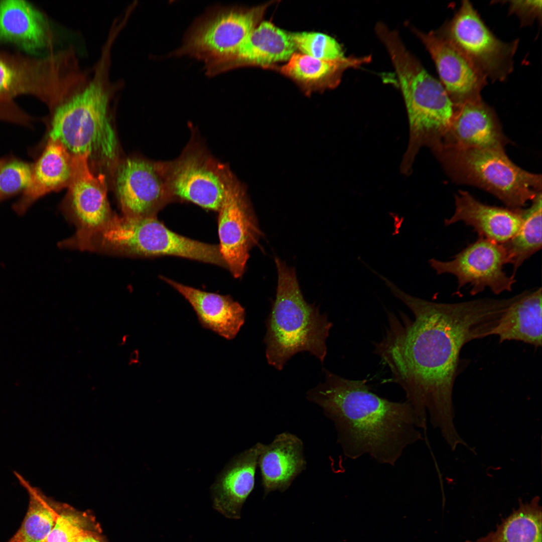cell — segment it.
<instances>
[{
    "instance_id": "obj_1",
    "label": "cell",
    "mask_w": 542,
    "mask_h": 542,
    "mask_svg": "<svg viewBox=\"0 0 542 542\" xmlns=\"http://www.w3.org/2000/svg\"><path fill=\"white\" fill-rule=\"evenodd\" d=\"M391 293L413 317L387 311V325L373 353L404 391L423 429L428 414L443 437L454 436L452 394L460 351L468 342L492 335L509 306L506 299L436 303L409 295L389 280Z\"/></svg>"
},
{
    "instance_id": "obj_2",
    "label": "cell",
    "mask_w": 542,
    "mask_h": 542,
    "mask_svg": "<svg viewBox=\"0 0 542 542\" xmlns=\"http://www.w3.org/2000/svg\"><path fill=\"white\" fill-rule=\"evenodd\" d=\"M324 372L325 381L309 390L306 398L333 423L346 457L368 455L379 464L394 466L406 448L423 439L421 424L408 401L378 396L366 379Z\"/></svg>"
},
{
    "instance_id": "obj_3",
    "label": "cell",
    "mask_w": 542,
    "mask_h": 542,
    "mask_svg": "<svg viewBox=\"0 0 542 542\" xmlns=\"http://www.w3.org/2000/svg\"><path fill=\"white\" fill-rule=\"evenodd\" d=\"M111 64L108 49L101 51L90 68H82L74 56L57 64L49 139L59 142L74 156L87 155L89 163L112 171L119 161L111 104L124 83L111 80Z\"/></svg>"
},
{
    "instance_id": "obj_4",
    "label": "cell",
    "mask_w": 542,
    "mask_h": 542,
    "mask_svg": "<svg viewBox=\"0 0 542 542\" xmlns=\"http://www.w3.org/2000/svg\"><path fill=\"white\" fill-rule=\"evenodd\" d=\"M275 261L278 284L276 299L265 322L263 342L266 360L282 370L292 356L307 351L323 363L333 324L318 307L305 300L295 269L278 257Z\"/></svg>"
},
{
    "instance_id": "obj_5",
    "label": "cell",
    "mask_w": 542,
    "mask_h": 542,
    "mask_svg": "<svg viewBox=\"0 0 542 542\" xmlns=\"http://www.w3.org/2000/svg\"><path fill=\"white\" fill-rule=\"evenodd\" d=\"M375 30L397 75L408 114L410 140L421 144L441 140L455 110L444 87L407 50L396 31L381 22L376 25Z\"/></svg>"
},
{
    "instance_id": "obj_6",
    "label": "cell",
    "mask_w": 542,
    "mask_h": 542,
    "mask_svg": "<svg viewBox=\"0 0 542 542\" xmlns=\"http://www.w3.org/2000/svg\"><path fill=\"white\" fill-rule=\"evenodd\" d=\"M434 153L454 182L481 188L508 208L520 209L541 192V175L519 167L504 149L441 147Z\"/></svg>"
},
{
    "instance_id": "obj_7",
    "label": "cell",
    "mask_w": 542,
    "mask_h": 542,
    "mask_svg": "<svg viewBox=\"0 0 542 542\" xmlns=\"http://www.w3.org/2000/svg\"><path fill=\"white\" fill-rule=\"evenodd\" d=\"M274 2L251 8L221 7L208 11L190 27L174 54L194 57L205 65L224 58L261 23Z\"/></svg>"
},
{
    "instance_id": "obj_8",
    "label": "cell",
    "mask_w": 542,
    "mask_h": 542,
    "mask_svg": "<svg viewBox=\"0 0 542 542\" xmlns=\"http://www.w3.org/2000/svg\"><path fill=\"white\" fill-rule=\"evenodd\" d=\"M437 30L487 79L502 81L512 72L518 40L498 39L470 2L463 1L454 17Z\"/></svg>"
},
{
    "instance_id": "obj_9",
    "label": "cell",
    "mask_w": 542,
    "mask_h": 542,
    "mask_svg": "<svg viewBox=\"0 0 542 542\" xmlns=\"http://www.w3.org/2000/svg\"><path fill=\"white\" fill-rule=\"evenodd\" d=\"M160 165L172 197L218 211L225 196V165L193 142L177 159Z\"/></svg>"
},
{
    "instance_id": "obj_10",
    "label": "cell",
    "mask_w": 542,
    "mask_h": 542,
    "mask_svg": "<svg viewBox=\"0 0 542 542\" xmlns=\"http://www.w3.org/2000/svg\"><path fill=\"white\" fill-rule=\"evenodd\" d=\"M224 181L225 196L218 210V245L226 267L239 278L245 272L250 249L262 233L244 189L227 167Z\"/></svg>"
},
{
    "instance_id": "obj_11",
    "label": "cell",
    "mask_w": 542,
    "mask_h": 542,
    "mask_svg": "<svg viewBox=\"0 0 542 542\" xmlns=\"http://www.w3.org/2000/svg\"><path fill=\"white\" fill-rule=\"evenodd\" d=\"M429 262L438 275H454L458 289L469 284L472 295L482 292L486 288L496 295L510 292L515 282L514 277L507 276L503 270V266L508 263L503 244L482 237L450 260L433 258Z\"/></svg>"
},
{
    "instance_id": "obj_12",
    "label": "cell",
    "mask_w": 542,
    "mask_h": 542,
    "mask_svg": "<svg viewBox=\"0 0 542 542\" xmlns=\"http://www.w3.org/2000/svg\"><path fill=\"white\" fill-rule=\"evenodd\" d=\"M115 193L123 215L156 217L172 197L160 162L140 157L118 162L112 170Z\"/></svg>"
},
{
    "instance_id": "obj_13",
    "label": "cell",
    "mask_w": 542,
    "mask_h": 542,
    "mask_svg": "<svg viewBox=\"0 0 542 542\" xmlns=\"http://www.w3.org/2000/svg\"><path fill=\"white\" fill-rule=\"evenodd\" d=\"M73 175L63 204L64 212L75 225V235L95 232L112 219L105 176L90 168L87 155L75 156Z\"/></svg>"
},
{
    "instance_id": "obj_14",
    "label": "cell",
    "mask_w": 542,
    "mask_h": 542,
    "mask_svg": "<svg viewBox=\"0 0 542 542\" xmlns=\"http://www.w3.org/2000/svg\"><path fill=\"white\" fill-rule=\"evenodd\" d=\"M412 31L422 41L436 66L441 83L455 107L482 99L487 79L438 30Z\"/></svg>"
},
{
    "instance_id": "obj_15",
    "label": "cell",
    "mask_w": 542,
    "mask_h": 542,
    "mask_svg": "<svg viewBox=\"0 0 542 542\" xmlns=\"http://www.w3.org/2000/svg\"><path fill=\"white\" fill-rule=\"evenodd\" d=\"M295 50L289 32L269 22H262L232 53L205 65L206 73L213 76L250 66L267 69L277 63L289 60Z\"/></svg>"
},
{
    "instance_id": "obj_16",
    "label": "cell",
    "mask_w": 542,
    "mask_h": 542,
    "mask_svg": "<svg viewBox=\"0 0 542 542\" xmlns=\"http://www.w3.org/2000/svg\"><path fill=\"white\" fill-rule=\"evenodd\" d=\"M509 142L495 111L480 99L455 107L449 128L435 151L441 147L504 149Z\"/></svg>"
},
{
    "instance_id": "obj_17",
    "label": "cell",
    "mask_w": 542,
    "mask_h": 542,
    "mask_svg": "<svg viewBox=\"0 0 542 542\" xmlns=\"http://www.w3.org/2000/svg\"><path fill=\"white\" fill-rule=\"evenodd\" d=\"M258 451L259 442L234 456L211 486L213 507L228 518H240L242 505L254 488Z\"/></svg>"
},
{
    "instance_id": "obj_18",
    "label": "cell",
    "mask_w": 542,
    "mask_h": 542,
    "mask_svg": "<svg viewBox=\"0 0 542 542\" xmlns=\"http://www.w3.org/2000/svg\"><path fill=\"white\" fill-rule=\"evenodd\" d=\"M304 444L296 435L283 432L268 444L259 442V467L264 496L284 492L306 468Z\"/></svg>"
},
{
    "instance_id": "obj_19",
    "label": "cell",
    "mask_w": 542,
    "mask_h": 542,
    "mask_svg": "<svg viewBox=\"0 0 542 542\" xmlns=\"http://www.w3.org/2000/svg\"><path fill=\"white\" fill-rule=\"evenodd\" d=\"M455 209L445 220L450 225L463 222L471 226L479 237L503 244L518 232L522 223L520 209L491 206L477 200L469 192L459 191L455 196Z\"/></svg>"
},
{
    "instance_id": "obj_20",
    "label": "cell",
    "mask_w": 542,
    "mask_h": 542,
    "mask_svg": "<svg viewBox=\"0 0 542 542\" xmlns=\"http://www.w3.org/2000/svg\"><path fill=\"white\" fill-rule=\"evenodd\" d=\"M161 279L189 302L204 328L228 340L236 336L244 323L245 312L232 297L203 291L166 277Z\"/></svg>"
},
{
    "instance_id": "obj_21",
    "label": "cell",
    "mask_w": 542,
    "mask_h": 542,
    "mask_svg": "<svg viewBox=\"0 0 542 542\" xmlns=\"http://www.w3.org/2000/svg\"><path fill=\"white\" fill-rule=\"evenodd\" d=\"M371 60L370 56L323 60L294 53L285 65H274L267 69L280 72L294 81L306 94L310 95L312 92L336 87L346 69L358 67Z\"/></svg>"
},
{
    "instance_id": "obj_22",
    "label": "cell",
    "mask_w": 542,
    "mask_h": 542,
    "mask_svg": "<svg viewBox=\"0 0 542 542\" xmlns=\"http://www.w3.org/2000/svg\"><path fill=\"white\" fill-rule=\"evenodd\" d=\"M75 156L58 141L49 139L42 155L33 166L30 183L14 209L23 214L41 197L68 187L75 168Z\"/></svg>"
},
{
    "instance_id": "obj_23",
    "label": "cell",
    "mask_w": 542,
    "mask_h": 542,
    "mask_svg": "<svg viewBox=\"0 0 542 542\" xmlns=\"http://www.w3.org/2000/svg\"><path fill=\"white\" fill-rule=\"evenodd\" d=\"M541 288L525 291L504 313L492 332L499 341L515 340L541 346Z\"/></svg>"
},
{
    "instance_id": "obj_24",
    "label": "cell",
    "mask_w": 542,
    "mask_h": 542,
    "mask_svg": "<svg viewBox=\"0 0 542 542\" xmlns=\"http://www.w3.org/2000/svg\"><path fill=\"white\" fill-rule=\"evenodd\" d=\"M47 36L43 16L31 5L22 0L0 2V39L32 51L44 46Z\"/></svg>"
},
{
    "instance_id": "obj_25",
    "label": "cell",
    "mask_w": 542,
    "mask_h": 542,
    "mask_svg": "<svg viewBox=\"0 0 542 542\" xmlns=\"http://www.w3.org/2000/svg\"><path fill=\"white\" fill-rule=\"evenodd\" d=\"M538 496L519 501L518 508L502 519L495 531L466 542H541V507Z\"/></svg>"
},
{
    "instance_id": "obj_26",
    "label": "cell",
    "mask_w": 542,
    "mask_h": 542,
    "mask_svg": "<svg viewBox=\"0 0 542 542\" xmlns=\"http://www.w3.org/2000/svg\"><path fill=\"white\" fill-rule=\"evenodd\" d=\"M541 192L531 201V206L520 209L522 223L515 235L502 244L506 252L508 263L513 265L514 275L522 263L541 248Z\"/></svg>"
},
{
    "instance_id": "obj_27",
    "label": "cell",
    "mask_w": 542,
    "mask_h": 542,
    "mask_svg": "<svg viewBox=\"0 0 542 542\" xmlns=\"http://www.w3.org/2000/svg\"><path fill=\"white\" fill-rule=\"evenodd\" d=\"M16 475L28 492L29 504L20 528L8 542H42L54 525L59 512L39 490L18 473Z\"/></svg>"
},
{
    "instance_id": "obj_28",
    "label": "cell",
    "mask_w": 542,
    "mask_h": 542,
    "mask_svg": "<svg viewBox=\"0 0 542 542\" xmlns=\"http://www.w3.org/2000/svg\"><path fill=\"white\" fill-rule=\"evenodd\" d=\"M296 49L302 54L323 60L344 57L340 45L332 37L318 32L290 33Z\"/></svg>"
},
{
    "instance_id": "obj_29",
    "label": "cell",
    "mask_w": 542,
    "mask_h": 542,
    "mask_svg": "<svg viewBox=\"0 0 542 542\" xmlns=\"http://www.w3.org/2000/svg\"><path fill=\"white\" fill-rule=\"evenodd\" d=\"M33 167L20 161L3 162L0 165V201L29 186Z\"/></svg>"
},
{
    "instance_id": "obj_30",
    "label": "cell",
    "mask_w": 542,
    "mask_h": 542,
    "mask_svg": "<svg viewBox=\"0 0 542 542\" xmlns=\"http://www.w3.org/2000/svg\"><path fill=\"white\" fill-rule=\"evenodd\" d=\"M84 516L72 511L59 512L54 525L42 542H74L86 528Z\"/></svg>"
},
{
    "instance_id": "obj_31",
    "label": "cell",
    "mask_w": 542,
    "mask_h": 542,
    "mask_svg": "<svg viewBox=\"0 0 542 542\" xmlns=\"http://www.w3.org/2000/svg\"><path fill=\"white\" fill-rule=\"evenodd\" d=\"M509 12L516 15L522 26L532 24L535 20H541V1H508Z\"/></svg>"
},
{
    "instance_id": "obj_32",
    "label": "cell",
    "mask_w": 542,
    "mask_h": 542,
    "mask_svg": "<svg viewBox=\"0 0 542 542\" xmlns=\"http://www.w3.org/2000/svg\"><path fill=\"white\" fill-rule=\"evenodd\" d=\"M14 79L13 70L0 60V93L9 88Z\"/></svg>"
},
{
    "instance_id": "obj_33",
    "label": "cell",
    "mask_w": 542,
    "mask_h": 542,
    "mask_svg": "<svg viewBox=\"0 0 542 542\" xmlns=\"http://www.w3.org/2000/svg\"><path fill=\"white\" fill-rule=\"evenodd\" d=\"M74 542H103L96 534L87 529L83 530Z\"/></svg>"
},
{
    "instance_id": "obj_34",
    "label": "cell",
    "mask_w": 542,
    "mask_h": 542,
    "mask_svg": "<svg viewBox=\"0 0 542 542\" xmlns=\"http://www.w3.org/2000/svg\"><path fill=\"white\" fill-rule=\"evenodd\" d=\"M3 162V161H0V165Z\"/></svg>"
}]
</instances>
